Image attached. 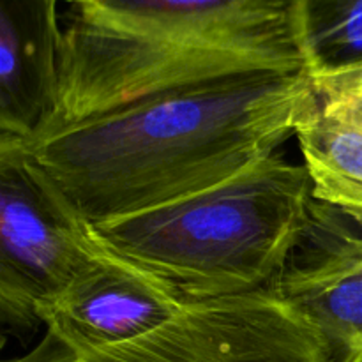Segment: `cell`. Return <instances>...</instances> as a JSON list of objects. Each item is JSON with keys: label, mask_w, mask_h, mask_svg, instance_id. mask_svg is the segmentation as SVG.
Listing matches in <instances>:
<instances>
[{"label": "cell", "mask_w": 362, "mask_h": 362, "mask_svg": "<svg viewBox=\"0 0 362 362\" xmlns=\"http://www.w3.org/2000/svg\"><path fill=\"white\" fill-rule=\"evenodd\" d=\"M88 223L35 163L27 145L0 140V315L41 324L35 306L62 292L99 255Z\"/></svg>", "instance_id": "cell-5"}, {"label": "cell", "mask_w": 362, "mask_h": 362, "mask_svg": "<svg viewBox=\"0 0 362 362\" xmlns=\"http://www.w3.org/2000/svg\"><path fill=\"white\" fill-rule=\"evenodd\" d=\"M4 362H331L320 336L274 288L187 303L148 334L78 354L52 336Z\"/></svg>", "instance_id": "cell-4"}, {"label": "cell", "mask_w": 362, "mask_h": 362, "mask_svg": "<svg viewBox=\"0 0 362 362\" xmlns=\"http://www.w3.org/2000/svg\"><path fill=\"white\" fill-rule=\"evenodd\" d=\"M59 0H2L0 140L27 144L55 110L62 25Z\"/></svg>", "instance_id": "cell-8"}, {"label": "cell", "mask_w": 362, "mask_h": 362, "mask_svg": "<svg viewBox=\"0 0 362 362\" xmlns=\"http://www.w3.org/2000/svg\"><path fill=\"white\" fill-rule=\"evenodd\" d=\"M317 105L306 71L244 74L147 95L25 145L95 225L239 175L296 136Z\"/></svg>", "instance_id": "cell-1"}, {"label": "cell", "mask_w": 362, "mask_h": 362, "mask_svg": "<svg viewBox=\"0 0 362 362\" xmlns=\"http://www.w3.org/2000/svg\"><path fill=\"white\" fill-rule=\"evenodd\" d=\"M272 288L317 331L331 362H362L361 225L313 198Z\"/></svg>", "instance_id": "cell-6"}, {"label": "cell", "mask_w": 362, "mask_h": 362, "mask_svg": "<svg viewBox=\"0 0 362 362\" xmlns=\"http://www.w3.org/2000/svg\"><path fill=\"white\" fill-rule=\"evenodd\" d=\"M64 2H67V4H71V6H73V4H78V2H81V0H64Z\"/></svg>", "instance_id": "cell-12"}, {"label": "cell", "mask_w": 362, "mask_h": 362, "mask_svg": "<svg viewBox=\"0 0 362 362\" xmlns=\"http://www.w3.org/2000/svg\"><path fill=\"white\" fill-rule=\"evenodd\" d=\"M303 71L290 0H81L62 25L59 95L37 134L179 87Z\"/></svg>", "instance_id": "cell-2"}, {"label": "cell", "mask_w": 362, "mask_h": 362, "mask_svg": "<svg viewBox=\"0 0 362 362\" xmlns=\"http://www.w3.org/2000/svg\"><path fill=\"white\" fill-rule=\"evenodd\" d=\"M186 303L154 276L103 251L62 292L35 306L46 334L78 354L148 334Z\"/></svg>", "instance_id": "cell-7"}, {"label": "cell", "mask_w": 362, "mask_h": 362, "mask_svg": "<svg viewBox=\"0 0 362 362\" xmlns=\"http://www.w3.org/2000/svg\"><path fill=\"white\" fill-rule=\"evenodd\" d=\"M311 200L304 165L274 152L218 186L88 228L105 253L204 303L272 288Z\"/></svg>", "instance_id": "cell-3"}, {"label": "cell", "mask_w": 362, "mask_h": 362, "mask_svg": "<svg viewBox=\"0 0 362 362\" xmlns=\"http://www.w3.org/2000/svg\"><path fill=\"white\" fill-rule=\"evenodd\" d=\"M290 6L311 81L362 67V0H290Z\"/></svg>", "instance_id": "cell-10"}, {"label": "cell", "mask_w": 362, "mask_h": 362, "mask_svg": "<svg viewBox=\"0 0 362 362\" xmlns=\"http://www.w3.org/2000/svg\"><path fill=\"white\" fill-rule=\"evenodd\" d=\"M296 138L315 200L362 226V113L318 99Z\"/></svg>", "instance_id": "cell-9"}, {"label": "cell", "mask_w": 362, "mask_h": 362, "mask_svg": "<svg viewBox=\"0 0 362 362\" xmlns=\"http://www.w3.org/2000/svg\"><path fill=\"white\" fill-rule=\"evenodd\" d=\"M318 99L332 105H341L362 113V67L313 81Z\"/></svg>", "instance_id": "cell-11"}]
</instances>
